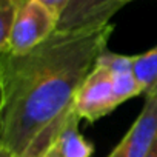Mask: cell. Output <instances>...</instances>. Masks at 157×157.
<instances>
[{"label":"cell","instance_id":"1","mask_svg":"<svg viewBox=\"0 0 157 157\" xmlns=\"http://www.w3.org/2000/svg\"><path fill=\"white\" fill-rule=\"evenodd\" d=\"M114 25L56 31L33 51L0 52V157L19 155L72 106L74 96L106 49Z\"/></svg>","mask_w":157,"mask_h":157},{"label":"cell","instance_id":"2","mask_svg":"<svg viewBox=\"0 0 157 157\" xmlns=\"http://www.w3.org/2000/svg\"><path fill=\"white\" fill-rule=\"evenodd\" d=\"M59 26V16L39 0H25L13 25L8 46L2 52L26 54L49 39Z\"/></svg>","mask_w":157,"mask_h":157},{"label":"cell","instance_id":"3","mask_svg":"<svg viewBox=\"0 0 157 157\" xmlns=\"http://www.w3.org/2000/svg\"><path fill=\"white\" fill-rule=\"evenodd\" d=\"M120 103L111 74L103 66L96 65L77 90L72 108L80 120L93 123L114 111Z\"/></svg>","mask_w":157,"mask_h":157},{"label":"cell","instance_id":"4","mask_svg":"<svg viewBox=\"0 0 157 157\" xmlns=\"http://www.w3.org/2000/svg\"><path fill=\"white\" fill-rule=\"evenodd\" d=\"M157 140V96L146 97L143 108L119 145L106 157H146Z\"/></svg>","mask_w":157,"mask_h":157},{"label":"cell","instance_id":"5","mask_svg":"<svg viewBox=\"0 0 157 157\" xmlns=\"http://www.w3.org/2000/svg\"><path fill=\"white\" fill-rule=\"evenodd\" d=\"M126 5V0H71L59 20V31L99 28L111 23V19Z\"/></svg>","mask_w":157,"mask_h":157},{"label":"cell","instance_id":"6","mask_svg":"<svg viewBox=\"0 0 157 157\" xmlns=\"http://www.w3.org/2000/svg\"><path fill=\"white\" fill-rule=\"evenodd\" d=\"M78 122H80V117L74 113L72 108L59 137V145L63 157H91L94 152L93 143L88 142L78 131Z\"/></svg>","mask_w":157,"mask_h":157},{"label":"cell","instance_id":"7","mask_svg":"<svg viewBox=\"0 0 157 157\" xmlns=\"http://www.w3.org/2000/svg\"><path fill=\"white\" fill-rule=\"evenodd\" d=\"M72 111V106L69 109H66L63 114H60L52 123H49L43 131H40L37 134V137L16 157H46L48 152L51 151V148L54 146V143L59 140L60 132L69 117Z\"/></svg>","mask_w":157,"mask_h":157},{"label":"cell","instance_id":"8","mask_svg":"<svg viewBox=\"0 0 157 157\" xmlns=\"http://www.w3.org/2000/svg\"><path fill=\"white\" fill-rule=\"evenodd\" d=\"M134 72L143 86V97L157 96V45L134 57Z\"/></svg>","mask_w":157,"mask_h":157},{"label":"cell","instance_id":"9","mask_svg":"<svg viewBox=\"0 0 157 157\" xmlns=\"http://www.w3.org/2000/svg\"><path fill=\"white\" fill-rule=\"evenodd\" d=\"M25 0H0V52L8 46V39Z\"/></svg>","mask_w":157,"mask_h":157},{"label":"cell","instance_id":"10","mask_svg":"<svg viewBox=\"0 0 157 157\" xmlns=\"http://www.w3.org/2000/svg\"><path fill=\"white\" fill-rule=\"evenodd\" d=\"M39 2L43 3L46 8H49L54 14H57V16H59V20H60L62 14H63L65 10L68 8V5H69L71 0H39Z\"/></svg>","mask_w":157,"mask_h":157},{"label":"cell","instance_id":"11","mask_svg":"<svg viewBox=\"0 0 157 157\" xmlns=\"http://www.w3.org/2000/svg\"><path fill=\"white\" fill-rule=\"evenodd\" d=\"M46 157H63L62 155V149H60V145H59V140L54 143V146L51 148V151L48 152Z\"/></svg>","mask_w":157,"mask_h":157},{"label":"cell","instance_id":"12","mask_svg":"<svg viewBox=\"0 0 157 157\" xmlns=\"http://www.w3.org/2000/svg\"><path fill=\"white\" fill-rule=\"evenodd\" d=\"M146 157H157V140H155V143H154L152 149L149 151V154H148Z\"/></svg>","mask_w":157,"mask_h":157},{"label":"cell","instance_id":"13","mask_svg":"<svg viewBox=\"0 0 157 157\" xmlns=\"http://www.w3.org/2000/svg\"><path fill=\"white\" fill-rule=\"evenodd\" d=\"M129 2H132V0H126V3H129Z\"/></svg>","mask_w":157,"mask_h":157}]
</instances>
